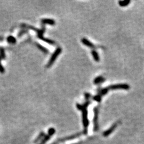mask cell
I'll list each match as a JSON object with an SVG mask.
<instances>
[{"label": "cell", "mask_w": 144, "mask_h": 144, "mask_svg": "<svg viewBox=\"0 0 144 144\" xmlns=\"http://www.w3.org/2000/svg\"><path fill=\"white\" fill-rule=\"evenodd\" d=\"M104 81H105V78H103L102 76H100L97 77V78L95 79L94 81H93V83H94V84H98L103 82H104Z\"/></svg>", "instance_id": "8fae6325"}, {"label": "cell", "mask_w": 144, "mask_h": 144, "mask_svg": "<svg viewBox=\"0 0 144 144\" xmlns=\"http://www.w3.org/2000/svg\"><path fill=\"white\" fill-rule=\"evenodd\" d=\"M62 51V49L61 48H58L57 49L55 50V51L54 52V54H52L51 57L50 58V59L49 60V61H48V64L47 65V67L49 68V67H51L54 62L56 60V59L57 58V57H58L59 55L61 54V52Z\"/></svg>", "instance_id": "6da1fadb"}, {"label": "cell", "mask_w": 144, "mask_h": 144, "mask_svg": "<svg viewBox=\"0 0 144 144\" xmlns=\"http://www.w3.org/2000/svg\"><path fill=\"white\" fill-rule=\"evenodd\" d=\"M7 41L11 44H15L17 41L15 37H14L12 36H9L7 37Z\"/></svg>", "instance_id": "4fadbf2b"}, {"label": "cell", "mask_w": 144, "mask_h": 144, "mask_svg": "<svg viewBox=\"0 0 144 144\" xmlns=\"http://www.w3.org/2000/svg\"><path fill=\"white\" fill-rule=\"evenodd\" d=\"M1 50V56L2 57V58H4L5 57H6V55H5V53H4V50L3 49H0Z\"/></svg>", "instance_id": "ffe728a7"}, {"label": "cell", "mask_w": 144, "mask_h": 144, "mask_svg": "<svg viewBox=\"0 0 144 144\" xmlns=\"http://www.w3.org/2000/svg\"><path fill=\"white\" fill-rule=\"evenodd\" d=\"M55 132H56V130L55 129L53 128H51L49 129V131H48V134H50V136H52L53 134H54L55 133Z\"/></svg>", "instance_id": "d6986e66"}, {"label": "cell", "mask_w": 144, "mask_h": 144, "mask_svg": "<svg viewBox=\"0 0 144 144\" xmlns=\"http://www.w3.org/2000/svg\"><path fill=\"white\" fill-rule=\"evenodd\" d=\"M82 121L84 128H87L89 125V121L88 119V111L86 109L82 110Z\"/></svg>", "instance_id": "3957f363"}, {"label": "cell", "mask_w": 144, "mask_h": 144, "mask_svg": "<svg viewBox=\"0 0 144 144\" xmlns=\"http://www.w3.org/2000/svg\"><path fill=\"white\" fill-rule=\"evenodd\" d=\"M84 96H85V99H89L91 97V95L89 93H85L84 94Z\"/></svg>", "instance_id": "7402d4cb"}, {"label": "cell", "mask_w": 144, "mask_h": 144, "mask_svg": "<svg viewBox=\"0 0 144 144\" xmlns=\"http://www.w3.org/2000/svg\"><path fill=\"white\" fill-rule=\"evenodd\" d=\"M130 1L129 0H125V1H120L119 2V5L121 6H128L129 4L130 3Z\"/></svg>", "instance_id": "7c38bea8"}, {"label": "cell", "mask_w": 144, "mask_h": 144, "mask_svg": "<svg viewBox=\"0 0 144 144\" xmlns=\"http://www.w3.org/2000/svg\"><path fill=\"white\" fill-rule=\"evenodd\" d=\"M44 132H41V133L39 134V136H38L37 137V138L35 139V141H34V143H37V141H39L40 140H41V139H42V137H43L44 136Z\"/></svg>", "instance_id": "e0dca14e"}, {"label": "cell", "mask_w": 144, "mask_h": 144, "mask_svg": "<svg viewBox=\"0 0 144 144\" xmlns=\"http://www.w3.org/2000/svg\"><path fill=\"white\" fill-rule=\"evenodd\" d=\"M4 67L2 66L1 65V59H0V72L1 73H4Z\"/></svg>", "instance_id": "44dd1931"}, {"label": "cell", "mask_w": 144, "mask_h": 144, "mask_svg": "<svg viewBox=\"0 0 144 144\" xmlns=\"http://www.w3.org/2000/svg\"><path fill=\"white\" fill-rule=\"evenodd\" d=\"M42 34H43V33L38 34V37L40 38V39L43 40V41H44V42H47L48 43H49V44H50L53 45V44H55V43L53 41H52L51 40H49V39H48V38H44Z\"/></svg>", "instance_id": "ba28073f"}, {"label": "cell", "mask_w": 144, "mask_h": 144, "mask_svg": "<svg viewBox=\"0 0 144 144\" xmlns=\"http://www.w3.org/2000/svg\"><path fill=\"white\" fill-rule=\"evenodd\" d=\"M95 116L93 117V122H94V130L97 131L98 130V108L96 107L94 109Z\"/></svg>", "instance_id": "5b68a950"}, {"label": "cell", "mask_w": 144, "mask_h": 144, "mask_svg": "<svg viewBox=\"0 0 144 144\" xmlns=\"http://www.w3.org/2000/svg\"><path fill=\"white\" fill-rule=\"evenodd\" d=\"M82 42L83 43V44H84L85 45L88 47L89 48H93V49L96 48L95 45L93 44H92V43H91L90 41H89L88 40H87L85 38H83L82 39Z\"/></svg>", "instance_id": "52a82bcc"}, {"label": "cell", "mask_w": 144, "mask_h": 144, "mask_svg": "<svg viewBox=\"0 0 144 144\" xmlns=\"http://www.w3.org/2000/svg\"><path fill=\"white\" fill-rule=\"evenodd\" d=\"M93 99L96 101L97 102H100L102 100V97H101V95H96L93 97Z\"/></svg>", "instance_id": "ac0fdd59"}, {"label": "cell", "mask_w": 144, "mask_h": 144, "mask_svg": "<svg viewBox=\"0 0 144 144\" xmlns=\"http://www.w3.org/2000/svg\"><path fill=\"white\" fill-rule=\"evenodd\" d=\"M91 54H92V56L94 58L95 60L97 62L99 61L100 60V58L99 56V54H98V52L96 51L95 50H92V51H91Z\"/></svg>", "instance_id": "30bf717a"}, {"label": "cell", "mask_w": 144, "mask_h": 144, "mask_svg": "<svg viewBox=\"0 0 144 144\" xmlns=\"http://www.w3.org/2000/svg\"><path fill=\"white\" fill-rule=\"evenodd\" d=\"M108 88L109 90H117V89H124V90H129L130 89V86L128 84L121 83V84H117L111 85L109 86Z\"/></svg>", "instance_id": "7a4b0ae2"}, {"label": "cell", "mask_w": 144, "mask_h": 144, "mask_svg": "<svg viewBox=\"0 0 144 144\" xmlns=\"http://www.w3.org/2000/svg\"><path fill=\"white\" fill-rule=\"evenodd\" d=\"M116 126H117V123L114 124L109 129H108L107 130L104 132V133H103V135H104V137H107L108 136H109V134H110L113 132V131L115 129V128H116Z\"/></svg>", "instance_id": "8992f818"}, {"label": "cell", "mask_w": 144, "mask_h": 144, "mask_svg": "<svg viewBox=\"0 0 144 144\" xmlns=\"http://www.w3.org/2000/svg\"><path fill=\"white\" fill-rule=\"evenodd\" d=\"M81 134H82V133H77V134H73V135H72V136L67 137H65V138L60 139H59L58 140H57L56 142L55 143H54V144H58L59 143L63 142V141H65L68 140H71V139H73L74 138H76L77 137H78L81 136Z\"/></svg>", "instance_id": "277c9868"}, {"label": "cell", "mask_w": 144, "mask_h": 144, "mask_svg": "<svg viewBox=\"0 0 144 144\" xmlns=\"http://www.w3.org/2000/svg\"><path fill=\"white\" fill-rule=\"evenodd\" d=\"M37 47L38 48V49H40L42 51H43V52L45 53V54H48V50L47 49H45L44 47H43V46H42V45H41L40 44H37Z\"/></svg>", "instance_id": "2e32d148"}, {"label": "cell", "mask_w": 144, "mask_h": 144, "mask_svg": "<svg viewBox=\"0 0 144 144\" xmlns=\"http://www.w3.org/2000/svg\"><path fill=\"white\" fill-rule=\"evenodd\" d=\"M108 90H109V89L108 88V87L102 89L100 91V95L104 96V95H106L107 93L108 92Z\"/></svg>", "instance_id": "9a60e30c"}, {"label": "cell", "mask_w": 144, "mask_h": 144, "mask_svg": "<svg viewBox=\"0 0 144 144\" xmlns=\"http://www.w3.org/2000/svg\"><path fill=\"white\" fill-rule=\"evenodd\" d=\"M41 23L44 24H49V25H54L55 24V21L51 19L44 18L42 19Z\"/></svg>", "instance_id": "9c48e42d"}, {"label": "cell", "mask_w": 144, "mask_h": 144, "mask_svg": "<svg viewBox=\"0 0 144 144\" xmlns=\"http://www.w3.org/2000/svg\"><path fill=\"white\" fill-rule=\"evenodd\" d=\"M51 136H50V134H48V135L44 137V138H43V139L42 140V141L41 142V143L40 144H45L48 140H49V139L51 138Z\"/></svg>", "instance_id": "5bb4252c"}]
</instances>
